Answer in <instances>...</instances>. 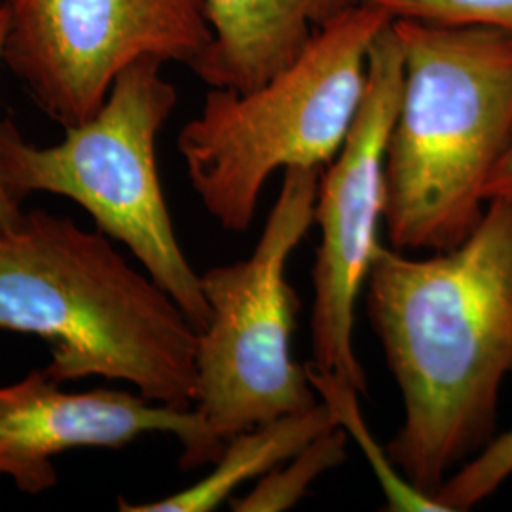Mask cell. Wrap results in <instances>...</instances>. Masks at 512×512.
<instances>
[{
	"label": "cell",
	"mask_w": 512,
	"mask_h": 512,
	"mask_svg": "<svg viewBox=\"0 0 512 512\" xmlns=\"http://www.w3.org/2000/svg\"><path fill=\"white\" fill-rule=\"evenodd\" d=\"M366 308L403 395L387 454L433 497L494 440L512 374V202L488 200L467 238L427 258L380 245Z\"/></svg>",
	"instance_id": "6da1fadb"
},
{
	"label": "cell",
	"mask_w": 512,
	"mask_h": 512,
	"mask_svg": "<svg viewBox=\"0 0 512 512\" xmlns=\"http://www.w3.org/2000/svg\"><path fill=\"white\" fill-rule=\"evenodd\" d=\"M0 330L44 340L55 384L101 376L152 403H198L200 330L101 230L38 209L0 230Z\"/></svg>",
	"instance_id": "7a4b0ae2"
},
{
	"label": "cell",
	"mask_w": 512,
	"mask_h": 512,
	"mask_svg": "<svg viewBox=\"0 0 512 512\" xmlns=\"http://www.w3.org/2000/svg\"><path fill=\"white\" fill-rule=\"evenodd\" d=\"M404 54L385 156L384 220L399 251H448L476 228L512 141V35L393 18Z\"/></svg>",
	"instance_id": "3957f363"
},
{
	"label": "cell",
	"mask_w": 512,
	"mask_h": 512,
	"mask_svg": "<svg viewBox=\"0 0 512 512\" xmlns=\"http://www.w3.org/2000/svg\"><path fill=\"white\" fill-rule=\"evenodd\" d=\"M391 19L365 0L262 86L207 93L177 147L194 192L224 230H249L277 169H323L334 160L365 93L370 46Z\"/></svg>",
	"instance_id": "277c9868"
},
{
	"label": "cell",
	"mask_w": 512,
	"mask_h": 512,
	"mask_svg": "<svg viewBox=\"0 0 512 512\" xmlns=\"http://www.w3.org/2000/svg\"><path fill=\"white\" fill-rule=\"evenodd\" d=\"M164 61L147 57L118 74L105 105L65 128L54 147H37L6 118L0 122V183L19 205L33 192L71 198L97 228L122 241L147 274L171 294L198 330L209 306L175 236L156 164V139L177 105L162 76Z\"/></svg>",
	"instance_id": "5b68a950"
},
{
	"label": "cell",
	"mask_w": 512,
	"mask_h": 512,
	"mask_svg": "<svg viewBox=\"0 0 512 512\" xmlns=\"http://www.w3.org/2000/svg\"><path fill=\"white\" fill-rule=\"evenodd\" d=\"M321 171L285 169L253 255L202 275L209 323L198 338L196 410L222 442L319 403L293 359L298 304L285 266L313 224Z\"/></svg>",
	"instance_id": "8992f818"
},
{
	"label": "cell",
	"mask_w": 512,
	"mask_h": 512,
	"mask_svg": "<svg viewBox=\"0 0 512 512\" xmlns=\"http://www.w3.org/2000/svg\"><path fill=\"white\" fill-rule=\"evenodd\" d=\"M4 61L63 128L90 120L118 74L154 57L194 69L213 42L203 0H8Z\"/></svg>",
	"instance_id": "52a82bcc"
},
{
	"label": "cell",
	"mask_w": 512,
	"mask_h": 512,
	"mask_svg": "<svg viewBox=\"0 0 512 512\" xmlns=\"http://www.w3.org/2000/svg\"><path fill=\"white\" fill-rule=\"evenodd\" d=\"M404 82V54L393 19L374 38L357 116L340 152L319 179L313 222L321 243L313 266V365L366 393V374L353 348L355 306L380 247L385 156Z\"/></svg>",
	"instance_id": "ba28073f"
},
{
	"label": "cell",
	"mask_w": 512,
	"mask_h": 512,
	"mask_svg": "<svg viewBox=\"0 0 512 512\" xmlns=\"http://www.w3.org/2000/svg\"><path fill=\"white\" fill-rule=\"evenodd\" d=\"M147 433H169L181 442L183 469L217 461L226 442L202 414L116 389L67 393L42 370L0 387V476L25 494L57 484L52 459L76 448L118 450Z\"/></svg>",
	"instance_id": "9c48e42d"
},
{
	"label": "cell",
	"mask_w": 512,
	"mask_h": 512,
	"mask_svg": "<svg viewBox=\"0 0 512 512\" xmlns=\"http://www.w3.org/2000/svg\"><path fill=\"white\" fill-rule=\"evenodd\" d=\"M213 42L192 69L211 88L251 92L365 0H203Z\"/></svg>",
	"instance_id": "30bf717a"
},
{
	"label": "cell",
	"mask_w": 512,
	"mask_h": 512,
	"mask_svg": "<svg viewBox=\"0 0 512 512\" xmlns=\"http://www.w3.org/2000/svg\"><path fill=\"white\" fill-rule=\"evenodd\" d=\"M338 427L329 406L319 401L302 412L285 414L253 429L241 431L232 439L215 461L213 473L198 484L150 503H128L120 499L124 512H209L241 486L245 480L270 473L283 461L296 456L311 440Z\"/></svg>",
	"instance_id": "8fae6325"
},
{
	"label": "cell",
	"mask_w": 512,
	"mask_h": 512,
	"mask_svg": "<svg viewBox=\"0 0 512 512\" xmlns=\"http://www.w3.org/2000/svg\"><path fill=\"white\" fill-rule=\"evenodd\" d=\"M306 372L313 389L321 395V401L327 404L338 427L348 429L349 433L359 442L363 454L370 461L374 475L384 490L385 501L389 511H427L444 512L439 503L431 495L423 494L414 484H410L401 471L389 459L387 450H382L376 440L372 439L365 420L361 416L359 399L361 395L355 387L336 378L334 374L308 363Z\"/></svg>",
	"instance_id": "7c38bea8"
},
{
	"label": "cell",
	"mask_w": 512,
	"mask_h": 512,
	"mask_svg": "<svg viewBox=\"0 0 512 512\" xmlns=\"http://www.w3.org/2000/svg\"><path fill=\"white\" fill-rule=\"evenodd\" d=\"M346 429L334 427L311 440L281 469L262 476L251 494L232 499L236 512H281L294 507L311 484L346 459Z\"/></svg>",
	"instance_id": "4fadbf2b"
},
{
	"label": "cell",
	"mask_w": 512,
	"mask_h": 512,
	"mask_svg": "<svg viewBox=\"0 0 512 512\" xmlns=\"http://www.w3.org/2000/svg\"><path fill=\"white\" fill-rule=\"evenodd\" d=\"M512 476V429L494 437L475 458L465 461L458 471L444 480L433 499L444 512L473 509Z\"/></svg>",
	"instance_id": "5bb4252c"
},
{
	"label": "cell",
	"mask_w": 512,
	"mask_h": 512,
	"mask_svg": "<svg viewBox=\"0 0 512 512\" xmlns=\"http://www.w3.org/2000/svg\"><path fill=\"white\" fill-rule=\"evenodd\" d=\"M391 18L482 25L512 35V0H368Z\"/></svg>",
	"instance_id": "9a60e30c"
},
{
	"label": "cell",
	"mask_w": 512,
	"mask_h": 512,
	"mask_svg": "<svg viewBox=\"0 0 512 512\" xmlns=\"http://www.w3.org/2000/svg\"><path fill=\"white\" fill-rule=\"evenodd\" d=\"M8 29H10V10H8V4H4L0 8V61H4V46H6ZM21 215L23 213H21L19 205L8 198V194L4 192L2 183H0V230H8V228L16 226Z\"/></svg>",
	"instance_id": "2e32d148"
},
{
	"label": "cell",
	"mask_w": 512,
	"mask_h": 512,
	"mask_svg": "<svg viewBox=\"0 0 512 512\" xmlns=\"http://www.w3.org/2000/svg\"><path fill=\"white\" fill-rule=\"evenodd\" d=\"M494 198L512 202V141L499 164L495 165L494 173L486 186V202Z\"/></svg>",
	"instance_id": "e0dca14e"
},
{
	"label": "cell",
	"mask_w": 512,
	"mask_h": 512,
	"mask_svg": "<svg viewBox=\"0 0 512 512\" xmlns=\"http://www.w3.org/2000/svg\"><path fill=\"white\" fill-rule=\"evenodd\" d=\"M6 2H8V0H0V8H2Z\"/></svg>",
	"instance_id": "ac0fdd59"
}]
</instances>
